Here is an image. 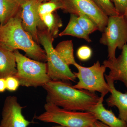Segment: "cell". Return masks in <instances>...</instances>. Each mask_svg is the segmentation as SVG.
Instances as JSON below:
<instances>
[{
	"label": "cell",
	"instance_id": "1",
	"mask_svg": "<svg viewBox=\"0 0 127 127\" xmlns=\"http://www.w3.org/2000/svg\"><path fill=\"white\" fill-rule=\"evenodd\" d=\"M42 87L47 92V102L70 111L89 112L100 99L95 92L77 89L67 82L50 80Z\"/></svg>",
	"mask_w": 127,
	"mask_h": 127
},
{
	"label": "cell",
	"instance_id": "2",
	"mask_svg": "<svg viewBox=\"0 0 127 127\" xmlns=\"http://www.w3.org/2000/svg\"><path fill=\"white\" fill-rule=\"evenodd\" d=\"M21 13V11L5 25H0V45L13 51L22 50L33 60L47 62L45 50L23 28Z\"/></svg>",
	"mask_w": 127,
	"mask_h": 127
},
{
	"label": "cell",
	"instance_id": "3",
	"mask_svg": "<svg viewBox=\"0 0 127 127\" xmlns=\"http://www.w3.org/2000/svg\"><path fill=\"white\" fill-rule=\"evenodd\" d=\"M45 111L35 118L43 122L55 123L64 127H92L97 120L90 112H80L61 108L55 104L47 102Z\"/></svg>",
	"mask_w": 127,
	"mask_h": 127
},
{
	"label": "cell",
	"instance_id": "4",
	"mask_svg": "<svg viewBox=\"0 0 127 127\" xmlns=\"http://www.w3.org/2000/svg\"><path fill=\"white\" fill-rule=\"evenodd\" d=\"M38 31L39 42L43 46L46 55L47 74L50 79L75 82L76 77L74 73L60 58L53 48L55 38L44 24L39 27Z\"/></svg>",
	"mask_w": 127,
	"mask_h": 127
},
{
	"label": "cell",
	"instance_id": "5",
	"mask_svg": "<svg viewBox=\"0 0 127 127\" xmlns=\"http://www.w3.org/2000/svg\"><path fill=\"white\" fill-rule=\"evenodd\" d=\"M14 53L17 71L14 77L18 80L20 86L42 87L51 80L47 74V63L30 59L18 50L14 51Z\"/></svg>",
	"mask_w": 127,
	"mask_h": 127
},
{
	"label": "cell",
	"instance_id": "6",
	"mask_svg": "<svg viewBox=\"0 0 127 127\" xmlns=\"http://www.w3.org/2000/svg\"><path fill=\"white\" fill-rule=\"evenodd\" d=\"M78 72H74L78 81L73 86L75 88L95 92H97L105 96L110 92V88L104 78L106 67L101 65L99 61L89 67L80 65L77 63L74 65Z\"/></svg>",
	"mask_w": 127,
	"mask_h": 127
},
{
	"label": "cell",
	"instance_id": "7",
	"mask_svg": "<svg viewBox=\"0 0 127 127\" xmlns=\"http://www.w3.org/2000/svg\"><path fill=\"white\" fill-rule=\"evenodd\" d=\"M100 42L107 47L108 59H116V51L122 50L127 43V22L123 15L108 17Z\"/></svg>",
	"mask_w": 127,
	"mask_h": 127
},
{
	"label": "cell",
	"instance_id": "8",
	"mask_svg": "<svg viewBox=\"0 0 127 127\" xmlns=\"http://www.w3.org/2000/svg\"><path fill=\"white\" fill-rule=\"evenodd\" d=\"M62 9L65 12L78 15L83 14L94 22L98 31L102 32L107 23L109 16L92 0H61Z\"/></svg>",
	"mask_w": 127,
	"mask_h": 127
},
{
	"label": "cell",
	"instance_id": "9",
	"mask_svg": "<svg viewBox=\"0 0 127 127\" xmlns=\"http://www.w3.org/2000/svg\"><path fill=\"white\" fill-rule=\"evenodd\" d=\"M23 107L15 96H9L5 99L1 112V127H27L31 122L22 113Z\"/></svg>",
	"mask_w": 127,
	"mask_h": 127
},
{
	"label": "cell",
	"instance_id": "10",
	"mask_svg": "<svg viewBox=\"0 0 127 127\" xmlns=\"http://www.w3.org/2000/svg\"><path fill=\"white\" fill-rule=\"evenodd\" d=\"M41 3L38 0H28L21 5L22 27L38 45L40 42L38 28L43 23L38 11L39 5Z\"/></svg>",
	"mask_w": 127,
	"mask_h": 127
},
{
	"label": "cell",
	"instance_id": "11",
	"mask_svg": "<svg viewBox=\"0 0 127 127\" xmlns=\"http://www.w3.org/2000/svg\"><path fill=\"white\" fill-rule=\"evenodd\" d=\"M121 54L113 60H105L103 63L110 70L108 75L105 74L106 79L112 81H119L123 83L127 88V44L122 49Z\"/></svg>",
	"mask_w": 127,
	"mask_h": 127
},
{
	"label": "cell",
	"instance_id": "12",
	"mask_svg": "<svg viewBox=\"0 0 127 127\" xmlns=\"http://www.w3.org/2000/svg\"><path fill=\"white\" fill-rule=\"evenodd\" d=\"M97 104L89 112L95 115L97 120L109 127H127V123L117 117L111 110L107 109L103 106L104 96L101 95Z\"/></svg>",
	"mask_w": 127,
	"mask_h": 127
},
{
	"label": "cell",
	"instance_id": "13",
	"mask_svg": "<svg viewBox=\"0 0 127 127\" xmlns=\"http://www.w3.org/2000/svg\"><path fill=\"white\" fill-rule=\"evenodd\" d=\"M110 88L111 95L106 100L108 106H115L119 110L118 118L127 123V93H123L114 87V82L106 79Z\"/></svg>",
	"mask_w": 127,
	"mask_h": 127
},
{
	"label": "cell",
	"instance_id": "14",
	"mask_svg": "<svg viewBox=\"0 0 127 127\" xmlns=\"http://www.w3.org/2000/svg\"><path fill=\"white\" fill-rule=\"evenodd\" d=\"M17 71L14 51L0 45V78L14 76Z\"/></svg>",
	"mask_w": 127,
	"mask_h": 127
},
{
	"label": "cell",
	"instance_id": "15",
	"mask_svg": "<svg viewBox=\"0 0 127 127\" xmlns=\"http://www.w3.org/2000/svg\"><path fill=\"white\" fill-rule=\"evenodd\" d=\"M21 5L16 0H0V25L7 23L21 11Z\"/></svg>",
	"mask_w": 127,
	"mask_h": 127
},
{
	"label": "cell",
	"instance_id": "16",
	"mask_svg": "<svg viewBox=\"0 0 127 127\" xmlns=\"http://www.w3.org/2000/svg\"><path fill=\"white\" fill-rule=\"evenodd\" d=\"M77 17L74 14H70V20L67 26L62 32L59 33L58 36H71L84 39L88 42H92V40L89 37V35L83 30L78 22Z\"/></svg>",
	"mask_w": 127,
	"mask_h": 127
},
{
	"label": "cell",
	"instance_id": "17",
	"mask_svg": "<svg viewBox=\"0 0 127 127\" xmlns=\"http://www.w3.org/2000/svg\"><path fill=\"white\" fill-rule=\"evenodd\" d=\"M55 49L60 58L67 65L74 66L77 63L74 57L72 41L67 40L61 42Z\"/></svg>",
	"mask_w": 127,
	"mask_h": 127
},
{
	"label": "cell",
	"instance_id": "18",
	"mask_svg": "<svg viewBox=\"0 0 127 127\" xmlns=\"http://www.w3.org/2000/svg\"><path fill=\"white\" fill-rule=\"evenodd\" d=\"M40 17L54 38L57 37L59 34V28L63 26L62 21L59 16L52 12Z\"/></svg>",
	"mask_w": 127,
	"mask_h": 127
},
{
	"label": "cell",
	"instance_id": "19",
	"mask_svg": "<svg viewBox=\"0 0 127 127\" xmlns=\"http://www.w3.org/2000/svg\"><path fill=\"white\" fill-rule=\"evenodd\" d=\"M77 21L86 33L89 35L98 30L97 25L91 18L83 14L77 15Z\"/></svg>",
	"mask_w": 127,
	"mask_h": 127
},
{
	"label": "cell",
	"instance_id": "20",
	"mask_svg": "<svg viewBox=\"0 0 127 127\" xmlns=\"http://www.w3.org/2000/svg\"><path fill=\"white\" fill-rule=\"evenodd\" d=\"M62 4L61 0H50L48 2H42L39 7L40 16L45 14L52 13L58 9H62Z\"/></svg>",
	"mask_w": 127,
	"mask_h": 127
},
{
	"label": "cell",
	"instance_id": "21",
	"mask_svg": "<svg viewBox=\"0 0 127 127\" xmlns=\"http://www.w3.org/2000/svg\"><path fill=\"white\" fill-rule=\"evenodd\" d=\"M95 4L108 16H118L111 0H92Z\"/></svg>",
	"mask_w": 127,
	"mask_h": 127
},
{
	"label": "cell",
	"instance_id": "22",
	"mask_svg": "<svg viewBox=\"0 0 127 127\" xmlns=\"http://www.w3.org/2000/svg\"><path fill=\"white\" fill-rule=\"evenodd\" d=\"M92 51L90 47L84 45L80 47L77 52L78 58L81 61H88L92 57Z\"/></svg>",
	"mask_w": 127,
	"mask_h": 127
},
{
	"label": "cell",
	"instance_id": "23",
	"mask_svg": "<svg viewBox=\"0 0 127 127\" xmlns=\"http://www.w3.org/2000/svg\"><path fill=\"white\" fill-rule=\"evenodd\" d=\"M119 15H124L127 10V0H111Z\"/></svg>",
	"mask_w": 127,
	"mask_h": 127
},
{
	"label": "cell",
	"instance_id": "24",
	"mask_svg": "<svg viewBox=\"0 0 127 127\" xmlns=\"http://www.w3.org/2000/svg\"><path fill=\"white\" fill-rule=\"evenodd\" d=\"M6 89L10 92L16 91L20 86V83L15 77L10 76L5 79Z\"/></svg>",
	"mask_w": 127,
	"mask_h": 127
},
{
	"label": "cell",
	"instance_id": "25",
	"mask_svg": "<svg viewBox=\"0 0 127 127\" xmlns=\"http://www.w3.org/2000/svg\"><path fill=\"white\" fill-rule=\"evenodd\" d=\"M6 89L5 79L0 78V92H4Z\"/></svg>",
	"mask_w": 127,
	"mask_h": 127
},
{
	"label": "cell",
	"instance_id": "26",
	"mask_svg": "<svg viewBox=\"0 0 127 127\" xmlns=\"http://www.w3.org/2000/svg\"><path fill=\"white\" fill-rule=\"evenodd\" d=\"M92 127H109L107 125H106L98 120H96L94 124Z\"/></svg>",
	"mask_w": 127,
	"mask_h": 127
},
{
	"label": "cell",
	"instance_id": "27",
	"mask_svg": "<svg viewBox=\"0 0 127 127\" xmlns=\"http://www.w3.org/2000/svg\"><path fill=\"white\" fill-rule=\"evenodd\" d=\"M17 1L22 5L23 4L26 2L28 0H16Z\"/></svg>",
	"mask_w": 127,
	"mask_h": 127
},
{
	"label": "cell",
	"instance_id": "28",
	"mask_svg": "<svg viewBox=\"0 0 127 127\" xmlns=\"http://www.w3.org/2000/svg\"><path fill=\"white\" fill-rule=\"evenodd\" d=\"M123 16H124V17H125V19H126L127 22V10L126 11V12H125V14H124Z\"/></svg>",
	"mask_w": 127,
	"mask_h": 127
},
{
	"label": "cell",
	"instance_id": "29",
	"mask_svg": "<svg viewBox=\"0 0 127 127\" xmlns=\"http://www.w3.org/2000/svg\"><path fill=\"white\" fill-rule=\"evenodd\" d=\"M40 2H42H42H44V1H49L50 0H38Z\"/></svg>",
	"mask_w": 127,
	"mask_h": 127
},
{
	"label": "cell",
	"instance_id": "30",
	"mask_svg": "<svg viewBox=\"0 0 127 127\" xmlns=\"http://www.w3.org/2000/svg\"></svg>",
	"mask_w": 127,
	"mask_h": 127
},
{
	"label": "cell",
	"instance_id": "31",
	"mask_svg": "<svg viewBox=\"0 0 127 127\" xmlns=\"http://www.w3.org/2000/svg\"><path fill=\"white\" fill-rule=\"evenodd\" d=\"M0 127H1L0 126Z\"/></svg>",
	"mask_w": 127,
	"mask_h": 127
}]
</instances>
